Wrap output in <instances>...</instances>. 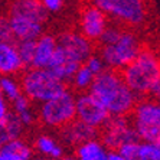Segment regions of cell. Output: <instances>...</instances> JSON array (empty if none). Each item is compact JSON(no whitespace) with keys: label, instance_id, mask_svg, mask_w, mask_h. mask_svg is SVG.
I'll return each mask as SVG.
<instances>
[{"label":"cell","instance_id":"6da1fadb","mask_svg":"<svg viewBox=\"0 0 160 160\" xmlns=\"http://www.w3.org/2000/svg\"><path fill=\"white\" fill-rule=\"evenodd\" d=\"M88 91L102 102L111 116H128L138 98L124 82L121 72L110 68L95 75Z\"/></svg>","mask_w":160,"mask_h":160},{"label":"cell","instance_id":"7a4b0ae2","mask_svg":"<svg viewBox=\"0 0 160 160\" xmlns=\"http://www.w3.org/2000/svg\"><path fill=\"white\" fill-rule=\"evenodd\" d=\"M121 77L137 97L149 95L152 87L160 79V56L152 49H143L127 67Z\"/></svg>","mask_w":160,"mask_h":160},{"label":"cell","instance_id":"3957f363","mask_svg":"<svg viewBox=\"0 0 160 160\" xmlns=\"http://www.w3.org/2000/svg\"><path fill=\"white\" fill-rule=\"evenodd\" d=\"M20 85L23 94L32 102H45L49 98L55 97L63 89H67L65 82L56 78L46 68L30 67L20 77Z\"/></svg>","mask_w":160,"mask_h":160},{"label":"cell","instance_id":"277c9868","mask_svg":"<svg viewBox=\"0 0 160 160\" xmlns=\"http://www.w3.org/2000/svg\"><path fill=\"white\" fill-rule=\"evenodd\" d=\"M142 51L138 36L130 29H123L120 38L110 45H101L100 53L105 67L110 69L121 71Z\"/></svg>","mask_w":160,"mask_h":160},{"label":"cell","instance_id":"5b68a950","mask_svg":"<svg viewBox=\"0 0 160 160\" xmlns=\"http://www.w3.org/2000/svg\"><path fill=\"white\" fill-rule=\"evenodd\" d=\"M75 102L77 97L74 92L69 89H63L58 95L41 102L38 118L49 128H61L75 118Z\"/></svg>","mask_w":160,"mask_h":160},{"label":"cell","instance_id":"8992f818","mask_svg":"<svg viewBox=\"0 0 160 160\" xmlns=\"http://www.w3.org/2000/svg\"><path fill=\"white\" fill-rule=\"evenodd\" d=\"M108 19L123 23L128 28L142 26L147 18L144 0H91Z\"/></svg>","mask_w":160,"mask_h":160},{"label":"cell","instance_id":"52a82bcc","mask_svg":"<svg viewBox=\"0 0 160 160\" xmlns=\"http://www.w3.org/2000/svg\"><path fill=\"white\" fill-rule=\"evenodd\" d=\"M138 140L133 121L127 116H111L102 127L101 143L108 150H118L126 143Z\"/></svg>","mask_w":160,"mask_h":160},{"label":"cell","instance_id":"ba28073f","mask_svg":"<svg viewBox=\"0 0 160 160\" xmlns=\"http://www.w3.org/2000/svg\"><path fill=\"white\" fill-rule=\"evenodd\" d=\"M111 114L108 110L102 105L98 98H95L92 94L89 92H81L77 97L75 102V118L81 120L82 123L88 124L95 128H102L104 124L108 121Z\"/></svg>","mask_w":160,"mask_h":160},{"label":"cell","instance_id":"9c48e42d","mask_svg":"<svg viewBox=\"0 0 160 160\" xmlns=\"http://www.w3.org/2000/svg\"><path fill=\"white\" fill-rule=\"evenodd\" d=\"M56 45L67 53L71 59L77 61L78 63H84L91 53H94L92 41L79 30H63L56 36Z\"/></svg>","mask_w":160,"mask_h":160},{"label":"cell","instance_id":"30bf717a","mask_svg":"<svg viewBox=\"0 0 160 160\" xmlns=\"http://www.w3.org/2000/svg\"><path fill=\"white\" fill-rule=\"evenodd\" d=\"M79 32L89 41H98L105 28L108 26V18L104 12L94 3H88L79 12Z\"/></svg>","mask_w":160,"mask_h":160},{"label":"cell","instance_id":"8fae6325","mask_svg":"<svg viewBox=\"0 0 160 160\" xmlns=\"http://www.w3.org/2000/svg\"><path fill=\"white\" fill-rule=\"evenodd\" d=\"M98 128L82 123L81 120L74 118L68 124L59 128V140L67 146H77L92 138H98Z\"/></svg>","mask_w":160,"mask_h":160},{"label":"cell","instance_id":"7c38bea8","mask_svg":"<svg viewBox=\"0 0 160 160\" xmlns=\"http://www.w3.org/2000/svg\"><path fill=\"white\" fill-rule=\"evenodd\" d=\"M126 160H160V146L159 143L149 142H134L126 143L118 149Z\"/></svg>","mask_w":160,"mask_h":160},{"label":"cell","instance_id":"4fadbf2b","mask_svg":"<svg viewBox=\"0 0 160 160\" xmlns=\"http://www.w3.org/2000/svg\"><path fill=\"white\" fill-rule=\"evenodd\" d=\"M10 20L12 32L15 41H25V39H38L43 33L45 23L33 20L29 18H23V16H15L8 15Z\"/></svg>","mask_w":160,"mask_h":160},{"label":"cell","instance_id":"5bb4252c","mask_svg":"<svg viewBox=\"0 0 160 160\" xmlns=\"http://www.w3.org/2000/svg\"><path fill=\"white\" fill-rule=\"evenodd\" d=\"M79 65H81V63L71 59V58L63 52L61 48H58V45H56L55 53H53L52 59L49 61L46 69H49V71L52 72L56 78H59L61 81L68 82V81H71V78L74 77L75 71L78 69Z\"/></svg>","mask_w":160,"mask_h":160},{"label":"cell","instance_id":"9a60e30c","mask_svg":"<svg viewBox=\"0 0 160 160\" xmlns=\"http://www.w3.org/2000/svg\"><path fill=\"white\" fill-rule=\"evenodd\" d=\"M8 15L23 16L45 23L48 20V12L41 0H12L8 9Z\"/></svg>","mask_w":160,"mask_h":160},{"label":"cell","instance_id":"2e32d148","mask_svg":"<svg viewBox=\"0 0 160 160\" xmlns=\"http://www.w3.org/2000/svg\"><path fill=\"white\" fill-rule=\"evenodd\" d=\"M23 65L18 52V46L13 42H0V77L18 75L23 71Z\"/></svg>","mask_w":160,"mask_h":160},{"label":"cell","instance_id":"e0dca14e","mask_svg":"<svg viewBox=\"0 0 160 160\" xmlns=\"http://www.w3.org/2000/svg\"><path fill=\"white\" fill-rule=\"evenodd\" d=\"M56 49V36L51 33H42L36 39L35 45V55L32 61L33 68H46L49 61L52 59ZM30 68V67H29Z\"/></svg>","mask_w":160,"mask_h":160},{"label":"cell","instance_id":"ac0fdd59","mask_svg":"<svg viewBox=\"0 0 160 160\" xmlns=\"http://www.w3.org/2000/svg\"><path fill=\"white\" fill-rule=\"evenodd\" d=\"M33 150L25 140L15 138L0 147V160H30Z\"/></svg>","mask_w":160,"mask_h":160},{"label":"cell","instance_id":"d6986e66","mask_svg":"<svg viewBox=\"0 0 160 160\" xmlns=\"http://www.w3.org/2000/svg\"><path fill=\"white\" fill-rule=\"evenodd\" d=\"M23 130L25 126L19 120V117L13 111H9L8 116L0 120V147L10 140L20 138L23 136Z\"/></svg>","mask_w":160,"mask_h":160},{"label":"cell","instance_id":"ffe728a7","mask_svg":"<svg viewBox=\"0 0 160 160\" xmlns=\"http://www.w3.org/2000/svg\"><path fill=\"white\" fill-rule=\"evenodd\" d=\"M107 154L108 149L98 138L81 143L75 149V157L78 160H107Z\"/></svg>","mask_w":160,"mask_h":160},{"label":"cell","instance_id":"44dd1931","mask_svg":"<svg viewBox=\"0 0 160 160\" xmlns=\"http://www.w3.org/2000/svg\"><path fill=\"white\" fill-rule=\"evenodd\" d=\"M35 149L41 156L46 157V159H62L63 157V146L61 142L58 143L56 138L49 136V134H41L38 136L35 140Z\"/></svg>","mask_w":160,"mask_h":160},{"label":"cell","instance_id":"7402d4cb","mask_svg":"<svg viewBox=\"0 0 160 160\" xmlns=\"http://www.w3.org/2000/svg\"><path fill=\"white\" fill-rule=\"evenodd\" d=\"M12 107H13V112L19 117V120L23 123V126H32L36 120V114H35L33 108H32V101L25 95L20 94L16 100L12 101Z\"/></svg>","mask_w":160,"mask_h":160},{"label":"cell","instance_id":"603a6c76","mask_svg":"<svg viewBox=\"0 0 160 160\" xmlns=\"http://www.w3.org/2000/svg\"><path fill=\"white\" fill-rule=\"evenodd\" d=\"M138 140L160 143V123H133Z\"/></svg>","mask_w":160,"mask_h":160},{"label":"cell","instance_id":"cb8c5ba5","mask_svg":"<svg viewBox=\"0 0 160 160\" xmlns=\"http://www.w3.org/2000/svg\"><path fill=\"white\" fill-rule=\"evenodd\" d=\"M0 91L9 102H12L20 94H23L20 81L15 78V75H2L0 77Z\"/></svg>","mask_w":160,"mask_h":160},{"label":"cell","instance_id":"d4e9b609","mask_svg":"<svg viewBox=\"0 0 160 160\" xmlns=\"http://www.w3.org/2000/svg\"><path fill=\"white\" fill-rule=\"evenodd\" d=\"M94 78H95V75L89 71V68L87 67L85 63H81V65L78 67V69L75 71L74 77L71 78V82H72V85H74V88L77 89V91H79V92H85V91L89 89V87H91V84H92Z\"/></svg>","mask_w":160,"mask_h":160},{"label":"cell","instance_id":"484cf974","mask_svg":"<svg viewBox=\"0 0 160 160\" xmlns=\"http://www.w3.org/2000/svg\"><path fill=\"white\" fill-rule=\"evenodd\" d=\"M35 45H36V39H25V41H18V43H16L19 56H20L25 68L32 67V61H33L35 55Z\"/></svg>","mask_w":160,"mask_h":160},{"label":"cell","instance_id":"4316f807","mask_svg":"<svg viewBox=\"0 0 160 160\" xmlns=\"http://www.w3.org/2000/svg\"><path fill=\"white\" fill-rule=\"evenodd\" d=\"M121 32H123V28L121 26H117V25H110L108 23V26L105 28V30L102 32V35L100 36V39H98V43L101 45H110L112 43V42H116L117 39L120 38V35H121Z\"/></svg>","mask_w":160,"mask_h":160},{"label":"cell","instance_id":"83f0119b","mask_svg":"<svg viewBox=\"0 0 160 160\" xmlns=\"http://www.w3.org/2000/svg\"><path fill=\"white\" fill-rule=\"evenodd\" d=\"M84 63L89 68V71L92 72L94 75H98L100 72H102L105 68H107L105 67V63H104V61H102V58H101L100 55H97V53H91V55L85 59Z\"/></svg>","mask_w":160,"mask_h":160},{"label":"cell","instance_id":"f1b7e54d","mask_svg":"<svg viewBox=\"0 0 160 160\" xmlns=\"http://www.w3.org/2000/svg\"><path fill=\"white\" fill-rule=\"evenodd\" d=\"M13 32H12L9 16L0 15V42H13Z\"/></svg>","mask_w":160,"mask_h":160},{"label":"cell","instance_id":"f546056e","mask_svg":"<svg viewBox=\"0 0 160 160\" xmlns=\"http://www.w3.org/2000/svg\"><path fill=\"white\" fill-rule=\"evenodd\" d=\"M41 2L48 13H59L65 4V0H41Z\"/></svg>","mask_w":160,"mask_h":160},{"label":"cell","instance_id":"4dcf8cb0","mask_svg":"<svg viewBox=\"0 0 160 160\" xmlns=\"http://www.w3.org/2000/svg\"><path fill=\"white\" fill-rule=\"evenodd\" d=\"M9 101L4 98V95L0 91V120H3L4 117L9 114Z\"/></svg>","mask_w":160,"mask_h":160},{"label":"cell","instance_id":"1f68e13d","mask_svg":"<svg viewBox=\"0 0 160 160\" xmlns=\"http://www.w3.org/2000/svg\"><path fill=\"white\" fill-rule=\"evenodd\" d=\"M150 98L154 101H159L160 102V79L154 84V85L152 87V89H150V92H149Z\"/></svg>","mask_w":160,"mask_h":160},{"label":"cell","instance_id":"d6a6232c","mask_svg":"<svg viewBox=\"0 0 160 160\" xmlns=\"http://www.w3.org/2000/svg\"><path fill=\"white\" fill-rule=\"evenodd\" d=\"M107 160H126L118 150H108Z\"/></svg>","mask_w":160,"mask_h":160},{"label":"cell","instance_id":"836d02e7","mask_svg":"<svg viewBox=\"0 0 160 160\" xmlns=\"http://www.w3.org/2000/svg\"><path fill=\"white\" fill-rule=\"evenodd\" d=\"M61 160H78V159H77L75 156H63Z\"/></svg>","mask_w":160,"mask_h":160},{"label":"cell","instance_id":"e575fe53","mask_svg":"<svg viewBox=\"0 0 160 160\" xmlns=\"http://www.w3.org/2000/svg\"><path fill=\"white\" fill-rule=\"evenodd\" d=\"M30 160H48V159L43 157V156H41V157H35V159H30Z\"/></svg>","mask_w":160,"mask_h":160},{"label":"cell","instance_id":"d590c367","mask_svg":"<svg viewBox=\"0 0 160 160\" xmlns=\"http://www.w3.org/2000/svg\"><path fill=\"white\" fill-rule=\"evenodd\" d=\"M48 160H61V159H48Z\"/></svg>","mask_w":160,"mask_h":160},{"label":"cell","instance_id":"8d00e7d4","mask_svg":"<svg viewBox=\"0 0 160 160\" xmlns=\"http://www.w3.org/2000/svg\"><path fill=\"white\" fill-rule=\"evenodd\" d=\"M159 146H160V143H159Z\"/></svg>","mask_w":160,"mask_h":160}]
</instances>
